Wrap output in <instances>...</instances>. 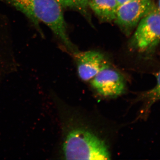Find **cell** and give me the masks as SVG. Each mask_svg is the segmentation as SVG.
Here are the masks:
<instances>
[{"instance_id":"1","label":"cell","mask_w":160,"mask_h":160,"mask_svg":"<svg viewBox=\"0 0 160 160\" xmlns=\"http://www.w3.org/2000/svg\"><path fill=\"white\" fill-rule=\"evenodd\" d=\"M59 119V157L65 160H110L118 127L96 112L55 99Z\"/></svg>"},{"instance_id":"2","label":"cell","mask_w":160,"mask_h":160,"mask_svg":"<svg viewBox=\"0 0 160 160\" xmlns=\"http://www.w3.org/2000/svg\"><path fill=\"white\" fill-rule=\"evenodd\" d=\"M0 2L22 12L42 37L44 35L40 25L42 23L51 29L69 53L78 51L69 37L62 8L56 0H0Z\"/></svg>"},{"instance_id":"3","label":"cell","mask_w":160,"mask_h":160,"mask_svg":"<svg viewBox=\"0 0 160 160\" xmlns=\"http://www.w3.org/2000/svg\"><path fill=\"white\" fill-rule=\"evenodd\" d=\"M88 83L92 92L103 99L117 98L128 90V78L112 64L100 70Z\"/></svg>"},{"instance_id":"4","label":"cell","mask_w":160,"mask_h":160,"mask_svg":"<svg viewBox=\"0 0 160 160\" xmlns=\"http://www.w3.org/2000/svg\"><path fill=\"white\" fill-rule=\"evenodd\" d=\"M160 42V12L154 5L140 21L129 46L141 53L151 51Z\"/></svg>"},{"instance_id":"5","label":"cell","mask_w":160,"mask_h":160,"mask_svg":"<svg viewBox=\"0 0 160 160\" xmlns=\"http://www.w3.org/2000/svg\"><path fill=\"white\" fill-rule=\"evenodd\" d=\"M18 67L14 50L11 23L0 12V87Z\"/></svg>"},{"instance_id":"6","label":"cell","mask_w":160,"mask_h":160,"mask_svg":"<svg viewBox=\"0 0 160 160\" xmlns=\"http://www.w3.org/2000/svg\"><path fill=\"white\" fill-rule=\"evenodd\" d=\"M154 5L152 0H132L119 6L114 22L129 36Z\"/></svg>"},{"instance_id":"7","label":"cell","mask_w":160,"mask_h":160,"mask_svg":"<svg viewBox=\"0 0 160 160\" xmlns=\"http://www.w3.org/2000/svg\"><path fill=\"white\" fill-rule=\"evenodd\" d=\"M79 78L83 82L88 83L98 72L111 64L109 60L100 52L78 50L72 53Z\"/></svg>"},{"instance_id":"8","label":"cell","mask_w":160,"mask_h":160,"mask_svg":"<svg viewBox=\"0 0 160 160\" xmlns=\"http://www.w3.org/2000/svg\"><path fill=\"white\" fill-rule=\"evenodd\" d=\"M154 75L156 79L155 85L151 89L138 92L132 100V104L139 103L141 104V107L134 121L147 120L152 106L160 101V68Z\"/></svg>"},{"instance_id":"9","label":"cell","mask_w":160,"mask_h":160,"mask_svg":"<svg viewBox=\"0 0 160 160\" xmlns=\"http://www.w3.org/2000/svg\"><path fill=\"white\" fill-rule=\"evenodd\" d=\"M89 7L101 21L114 22L119 6L116 0H89Z\"/></svg>"},{"instance_id":"10","label":"cell","mask_w":160,"mask_h":160,"mask_svg":"<svg viewBox=\"0 0 160 160\" xmlns=\"http://www.w3.org/2000/svg\"><path fill=\"white\" fill-rule=\"evenodd\" d=\"M62 8L73 9L81 12L89 22H91L88 9L83 5V0H56Z\"/></svg>"},{"instance_id":"11","label":"cell","mask_w":160,"mask_h":160,"mask_svg":"<svg viewBox=\"0 0 160 160\" xmlns=\"http://www.w3.org/2000/svg\"><path fill=\"white\" fill-rule=\"evenodd\" d=\"M118 4V5L119 6L121 5H123L125 3L128 2H130V1H132V0H116Z\"/></svg>"},{"instance_id":"12","label":"cell","mask_w":160,"mask_h":160,"mask_svg":"<svg viewBox=\"0 0 160 160\" xmlns=\"http://www.w3.org/2000/svg\"><path fill=\"white\" fill-rule=\"evenodd\" d=\"M89 1V0H83V5L87 9L88 8V3Z\"/></svg>"},{"instance_id":"13","label":"cell","mask_w":160,"mask_h":160,"mask_svg":"<svg viewBox=\"0 0 160 160\" xmlns=\"http://www.w3.org/2000/svg\"><path fill=\"white\" fill-rule=\"evenodd\" d=\"M158 10L160 12V0H158V3L157 6H156Z\"/></svg>"}]
</instances>
